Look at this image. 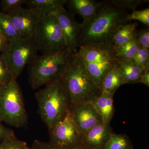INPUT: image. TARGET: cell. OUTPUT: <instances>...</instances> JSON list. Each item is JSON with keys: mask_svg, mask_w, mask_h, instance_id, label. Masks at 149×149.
<instances>
[{"mask_svg": "<svg viewBox=\"0 0 149 149\" xmlns=\"http://www.w3.org/2000/svg\"><path fill=\"white\" fill-rule=\"evenodd\" d=\"M131 60L143 70L149 68V49L140 47Z\"/></svg>", "mask_w": 149, "mask_h": 149, "instance_id": "25", "label": "cell"}, {"mask_svg": "<svg viewBox=\"0 0 149 149\" xmlns=\"http://www.w3.org/2000/svg\"><path fill=\"white\" fill-rule=\"evenodd\" d=\"M123 80V84L140 83L144 70L131 60L117 61Z\"/></svg>", "mask_w": 149, "mask_h": 149, "instance_id": "18", "label": "cell"}, {"mask_svg": "<svg viewBox=\"0 0 149 149\" xmlns=\"http://www.w3.org/2000/svg\"><path fill=\"white\" fill-rule=\"evenodd\" d=\"M32 40L37 50L43 54L54 53L67 48L61 27L52 13L40 17Z\"/></svg>", "mask_w": 149, "mask_h": 149, "instance_id": "6", "label": "cell"}, {"mask_svg": "<svg viewBox=\"0 0 149 149\" xmlns=\"http://www.w3.org/2000/svg\"><path fill=\"white\" fill-rule=\"evenodd\" d=\"M138 26L137 22H130L119 27L116 31L113 39V50L129 42L134 35Z\"/></svg>", "mask_w": 149, "mask_h": 149, "instance_id": "19", "label": "cell"}, {"mask_svg": "<svg viewBox=\"0 0 149 149\" xmlns=\"http://www.w3.org/2000/svg\"><path fill=\"white\" fill-rule=\"evenodd\" d=\"M66 0H26L29 8L35 10L40 17L53 13L64 8Z\"/></svg>", "mask_w": 149, "mask_h": 149, "instance_id": "17", "label": "cell"}, {"mask_svg": "<svg viewBox=\"0 0 149 149\" xmlns=\"http://www.w3.org/2000/svg\"><path fill=\"white\" fill-rule=\"evenodd\" d=\"M8 15L22 37L33 39L40 18L36 10L22 7Z\"/></svg>", "mask_w": 149, "mask_h": 149, "instance_id": "11", "label": "cell"}, {"mask_svg": "<svg viewBox=\"0 0 149 149\" xmlns=\"http://www.w3.org/2000/svg\"><path fill=\"white\" fill-rule=\"evenodd\" d=\"M83 62L91 80L101 90L104 78L118 64L117 60L101 63H89L83 61Z\"/></svg>", "mask_w": 149, "mask_h": 149, "instance_id": "16", "label": "cell"}, {"mask_svg": "<svg viewBox=\"0 0 149 149\" xmlns=\"http://www.w3.org/2000/svg\"><path fill=\"white\" fill-rule=\"evenodd\" d=\"M0 149H31L26 142L17 139L15 135L0 142Z\"/></svg>", "mask_w": 149, "mask_h": 149, "instance_id": "24", "label": "cell"}, {"mask_svg": "<svg viewBox=\"0 0 149 149\" xmlns=\"http://www.w3.org/2000/svg\"><path fill=\"white\" fill-rule=\"evenodd\" d=\"M128 19L129 21L138 20L148 27L149 25V8L141 10H135L131 14H128Z\"/></svg>", "mask_w": 149, "mask_h": 149, "instance_id": "28", "label": "cell"}, {"mask_svg": "<svg viewBox=\"0 0 149 149\" xmlns=\"http://www.w3.org/2000/svg\"><path fill=\"white\" fill-rule=\"evenodd\" d=\"M128 14L127 10L117 7L110 0L101 2L95 15L81 23L78 47L113 49L115 33L128 24Z\"/></svg>", "mask_w": 149, "mask_h": 149, "instance_id": "1", "label": "cell"}, {"mask_svg": "<svg viewBox=\"0 0 149 149\" xmlns=\"http://www.w3.org/2000/svg\"><path fill=\"white\" fill-rule=\"evenodd\" d=\"M73 149H91V148H88V147L85 146H83V145H81L80 146L77 147V148Z\"/></svg>", "mask_w": 149, "mask_h": 149, "instance_id": "35", "label": "cell"}, {"mask_svg": "<svg viewBox=\"0 0 149 149\" xmlns=\"http://www.w3.org/2000/svg\"><path fill=\"white\" fill-rule=\"evenodd\" d=\"M141 83H143L146 85L148 88L149 87V68H147L144 70L142 77H141Z\"/></svg>", "mask_w": 149, "mask_h": 149, "instance_id": "33", "label": "cell"}, {"mask_svg": "<svg viewBox=\"0 0 149 149\" xmlns=\"http://www.w3.org/2000/svg\"><path fill=\"white\" fill-rule=\"evenodd\" d=\"M132 143L125 134L112 133L104 149H133Z\"/></svg>", "mask_w": 149, "mask_h": 149, "instance_id": "23", "label": "cell"}, {"mask_svg": "<svg viewBox=\"0 0 149 149\" xmlns=\"http://www.w3.org/2000/svg\"><path fill=\"white\" fill-rule=\"evenodd\" d=\"M53 14L58 21L66 41L67 48L71 52H77L78 39L81 23L74 18V15L64 8L59 9Z\"/></svg>", "mask_w": 149, "mask_h": 149, "instance_id": "10", "label": "cell"}, {"mask_svg": "<svg viewBox=\"0 0 149 149\" xmlns=\"http://www.w3.org/2000/svg\"><path fill=\"white\" fill-rule=\"evenodd\" d=\"M114 94H110L102 91L100 95L92 103L102 118L103 123L109 124L114 116L113 96Z\"/></svg>", "mask_w": 149, "mask_h": 149, "instance_id": "14", "label": "cell"}, {"mask_svg": "<svg viewBox=\"0 0 149 149\" xmlns=\"http://www.w3.org/2000/svg\"><path fill=\"white\" fill-rule=\"evenodd\" d=\"M26 0H2L1 2L2 10L4 13L10 14L21 8Z\"/></svg>", "mask_w": 149, "mask_h": 149, "instance_id": "27", "label": "cell"}, {"mask_svg": "<svg viewBox=\"0 0 149 149\" xmlns=\"http://www.w3.org/2000/svg\"><path fill=\"white\" fill-rule=\"evenodd\" d=\"M135 35L142 47L149 49V29H140L135 31Z\"/></svg>", "mask_w": 149, "mask_h": 149, "instance_id": "30", "label": "cell"}, {"mask_svg": "<svg viewBox=\"0 0 149 149\" xmlns=\"http://www.w3.org/2000/svg\"><path fill=\"white\" fill-rule=\"evenodd\" d=\"M14 135L13 130L5 127L0 120V142Z\"/></svg>", "mask_w": 149, "mask_h": 149, "instance_id": "31", "label": "cell"}, {"mask_svg": "<svg viewBox=\"0 0 149 149\" xmlns=\"http://www.w3.org/2000/svg\"><path fill=\"white\" fill-rule=\"evenodd\" d=\"M61 80L69 96L70 107L80 103L93 102L102 92L90 78L77 53L70 62Z\"/></svg>", "mask_w": 149, "mask_h": 149, "instance_id": "4", "label": "cell"}, {"mask_svg": "<svg viewBox=\"0 0 149 149\" xmlns=\"http://www.w3.org/2000/svg\"><path fill=\"white\" fill-rule=\"evenodd\" d=\"M123 85H124L123 79L117 64L104 78L102 85V91L110 94H115Z\"/></svg>", "mask_w": 149, "mask_h": 149, "instance_id": "20", "label": "cell"}, {"mask_svg": "<svg viewBox=\"0 0 149 149\" xmlns=\"http://www.w3.org/2000/svg\"><path fill=\"white\" fill-rule=\"evenodd\" d=\"M12 79L5 60L0 53V84L8 83Z\"/></svg>", "mask_w": 149, "mask_h": 149, "instance_id": "29", "label": "cell"}, {"mask_svg": "<svg viewBox=\"0 0 149 149\" xmlns=\"http://www.w3.org/2000/svg\"><path fill=\"white\" fill-rule=\"evenodd\" d=\"M32 39L21 38L9 41L1 55L5 60L13 79H17L26 65L37 55Z\"/></svg>", "mask_w": 149, "mask_h": 149, "instance_id": "7", "label": "cell"}, {"mask_svg": "<svg viewBox=\"0 0 149 149\" xmlns=\"http://www.w3.org/2000/svg\"><path fill=\"white\" fill-rule=\"evenodd\" d=\"M41 119L49 131L69 114V96L61 79L46 85L35 94Z\"/></svg>", "mask_w": 149, "mask_h": 149, "instance_id": "3", "label": "cell"}, {"mask_svg": "<svg viewBox=\"0 0 149 149\" xmlns=\"http://www.w3.org/2000/svg\"><path fill=\"white\" fill-rule=\"evenodd\" d=\"M140 47L134 33L133 37L129 42L113 50V53L117 61L132 60Z\"/></svg>", "mask_w": 149, "mask_h": 149, "instance_id": "21", "label": "cell"}, {"mask_svg": "<svg viewBox=\"0 0 149 149\" xmlns=\"http://www.w3.org/2000/svg\"><path fill=\"white\" fill-rule=\"evenodd\" d=\"M100 3L95 0H66L65 5L74 15H79L87 20L95 15Z\"/></svg>", "mask_w": 149, "mask_h": 149, "instance_id": "15", "label": "cell"}, {"mask_svg": "<svg viewBox=\"0 0 149 149\" xmlns=\"http://www.w3.org/2000/svg\"><path fill=\"white\" fill-rule=\"evenodd\" d=\"M114 6L122 9L135 11L139 6L145 3L148 2V0H110Z\"/></svg>", "mask_w": 149, "mask_h": 149, "instance_id": "26", "label": "cell"}, {"mask_svg": "<svg viewBox=\"0 0 149 149\" xmlns=\"http://www.w3.org/2000/svg\"><path fill=\"white\" fill-rule=\"evenodd\" d=\"M112 133L109 124L101 123L83 134L82 145L93 149H104Z\"/></svg>", "mask_w": 149, "mask_h": 149, "instance_id": "12", "label": "cell"}, {"mask_svg": "<svg viewBox=\"0 0 149 149\" xmlns=\"http://www.w3.org/2000/svg\"><path fill=\"white\" fill-rule=\"evenodd\" d=\"M49 132V143L55 149H73L82 145L83 135L77 130L69 113Z\"/></svg>", "mask_w": 149, "mask_h": 149, "instance_id": "8", "label": "cell"}, {"mask_svg": "<svg viewBox=\"0 0 149 149\" xmlns=\"http://www.w3.org/2000/svg\"><path fill=\"white\" fill-rule=\"evenodd\" d=\"M8 42V41L3 36L0 31V53L5 49Z\"/></svg>", "mask_w": 149, "mask_h": 149, "instance_id": "34", "label": "cell"}, {"mask_svg": "<svg viewBox=\"0 0 149 149\" xmlns=\"http://www.w3.org/2000/svg\"><path fill=\"white\" fill-rule=\"evenodd\" d=\"M80 48L77 54L83 62L101 63L117 60L115 57L113 49L94 47Z\"/></svg>", "mask_w": 149, "mask_h": 149, "instance_id": "13", "label": "cell"}, {"mask_svg": "<svg viewBox=\"0 0 149 149\" xmlns=\"http://www.w3.org/2000/svg\"><path fill=\"white\" fill-rule=\"evenodd\" d=\"M31 149H56L49 143L36 140L33 142Z\"/></svg>", "mask_w": 149, "mask_h": 149, "instance_id": "32", "label": "cell"}, {"mask_svg": "<svg viewBox=\"0 0 149 149\" xmlns=\"http://www.w3.org/2000/svg\"><path fill=\"white\" fill-rule=\"evenodd\" d=\"M69 113L77 130L83 136L94 126L103 123L101 116L92 102L74 105L70 107Z\"/></svg>", "mask_w": 149, "mask_h": 149, "instance_id": "9", "label": "cell"}, {"mask_svg": "<svg viewBox=\"0 0 149 149\" xmlns=\"http://www.w3.org/2000/svg\"><path fill=\"white\" fill-rule=\"evenodd\" d=\"M74 54L66 48L54 53L36 56L28 65L31 88L38 89L61 79Z\"/></svg>", "mask_w": 149, "mask_h": 149, "instance_id": "2", "label": "cell"}, {"mask_svg": "<svg viewBox=\"0 0 149 149\" xmlns=\"http://www.w3.org/2000/svg\"><path fill=\"white\" fill-rule=\"evenodd\" d=\"M0 31L8 42L23 38L15 27L8 15L1 12H0Z\"/></svg>", "mask_w": 149, "mask_h": 149, "instance_id": "22", "label": "cell"}, {"mask_svg": "<svg viewBox=\"0 0 149 149\" xmlns=\"http://www.w3.org/2000/svg\"><path fill=\"white\" fill-rule=\"evenodd\" d=\"M0 120L16 128L27 125L28 116L16 79L0 84Z\"/></svg>", "mask_w": 149, "mask_h": 149, "instance_id": "5", "label": "cell"}]
</instances>
